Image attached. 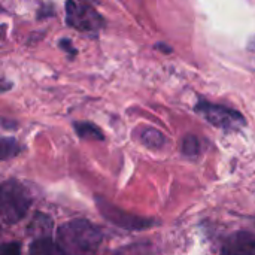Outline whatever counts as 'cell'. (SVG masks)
I'll use <instances>...</instances> for the list:
<instances>
[{
    "mask_svg": "<svg viewBox=\"0 0 255 255\" xmlns=\"http://www.w3.org/2000/svg\"><path fill=\"white\" fill-rule=\"evenodd\" d=\"M200 140L193 136V134H187L182 139V154L188 158H196L200 154Z\"/></svg>",
    "mask_w": 255,
    "mask_h": 255,
    "instance_id": "cell-10",
    "label": "cell"
},
{
    "mask_svg": "<svg viewBox=\"0 0 255 255\" xmlns=\"http://www.w3.org/2000/svg\"><path fill=\"white\" fill-rule=\"evenodd\" d=\"M221 255H255V235L251 232H236L223 244Z\"/></svg>",
    "mask_w": 255,
    "mask_h": 255,
    "instance_id": "cell-6",
    "label": "cell"
},
{
    "mask_svg": "<svg viewBox=\"0 0 255 255\" xmlns=\"http://www.w3.org/2000/svg\"><path fill=\"white\" fill-rule=\"evenodd\" d=\"M73 127H75L76 134L81 139H85V140H103L105 139L102 130L97 126H94L93 123H87V121L75 123Z\"/></svg>",
    "mask_w": 255,
    "mask_h": 255,
    "instance_id": "cell-8",
    "label": "cell"
},
{
    "mask_svg": "<svg viewBox=\"0 0 255 255\" xmlns=\"http://www.w3.org/2000/svg\"><path fill=\"white\" fill-rule=\"evenodd\" d=\"M157 49H161V51H164V52H172L170 46H167V45H164V43H158V45H157Z\"/></svg>",
    "mask_w": 255,
    "mask_h": 255,
    "instance_id": "cell-14",
    "label": "cell"
},
{
    "mask_svg": "<svg viewBox=\"0 0 255 255\" xmlns=\"http://www.w3.org/2000/svg\"><path fill=\"white\" fill-rule=\"evenodd\" d=\"M0 146H1V149H0L1 160H7L10 157H15L16 154H19L22 151V148L18 143V140H15L12 137H3Z\"/></svg>",
    "mask_w": 255,
    "mask_h": 255,
    "instance_id": "cell-11",
    "label": "cell"
},
{
    "mask_svg": "<svg viewBox=\"0 0 255 255\" xmlns=\"http://www.w3.org/2000/svg\"><path fill=\"white\" fill-rule=\"evenodd\" d=\"M140 137H142V142L148 146V148H152V149H158L164 145L166 139L163 136L161 131L155 130V128H151V127H146L142 133H140Z\"/></svg>",
    "mask_w": 255,
    "mask_h": 255,
    "instance_id": "cell-9",
    "label": "cell"
},
{
    "mask_svg": "<svg viewBox=\"0 0 255 255\" xmlns=\"http://www.w3.org/2000/svg\"><path fill=\"white\" fill-rule=\"evenodd\" d=\"M102 241V230L82 218L67 221L57 230V244L64 255H94Z\"/></svg>",
    "mask_w": 255,
    "mask_h": 255,
    "instance_id": "cell-1",
    "label": "cell"
},
{
    "mask_svg": "<svg viewBox=\"0 0 255 255\" xmlns=\"http://www.w3.org/2000/svg\"><path fill=\"white\" fill-rule=\"evenodd\" d=\"M66 21L78 31L96 34L105 27L103 16L88 3L67 1L66 3Z\"/></svg>",
    "mask_w": 255,
    "mask_h": 255,
    "instance_id": "cell-3",
    "label": "cell"
},
{
    "mask_svg": "<svg viewBox=\"0 0 255 255\" xmlns=\"http://www.w3.org/2000/svg\"><path fill=\"white\" fill-rule=\"evenodd\" d=\"M0 255H21V247L16 242L4 244L0 250Z\"/></svg>",
    "mask_w": 255,
    "mask_h": 255,
    "instance_id": "cell-12",
    "label": "cell"
},
{
    "mask_svg": "<svg viewBox=\"0 0 255 255\" xmlns=\"http://www.w3.org/2000/svg\"><path fill=\"white\" fill-rule=\"evenodd\" d=\"M196 112L200 114L209 124L226 131L238 130L242 126H245V118L241 112L223 105L211 103L208 100H200L196 105Z\"/></svg>",
    "mask_w": 255,
    "mask_h": 255,
    "instance_id": "cell-4",
    "label": "cell"
},
{
    "mask_svg": "<svg viewBox=\"0 0 255 255\" xmlns=\"http://www.w3.org/2000/svg\"><path fill=\"white\" fill-rule=\"evenodd\" d=\"M60 46H63V49H64V51H67L69 54H75V49H73V45H72V42H70V40H67V39L60 40Z\"/></svg>",
    "mask_w": 255,
    "mask_h": 255,
    "instance_id": "cell-13",
    "label": "cell"
},
{
    "mask_svg": "<svg viewBox=\"0 0 255 255\" xmlns=\"http://www.w3.org/2000/svg\"><path fill=\"white\" fill-rule=\"evenodd\" d=\"M97 202V208L100 211V214L103 215V218H106L109 223H112L114 226L124 229V230H146L149 227H152L155 224L154 220L151 218H145V217H139L130 212H126L120 208H117L114 203L102 199V197H96Z\"/></svg>",
    "mask_w": 255,
    "mask_h": 255,
    "instance_id": "cell-5",
    "label": "cell"
},
{
    "mask_svg": "<svg viewBox=\"0 0 255 255\" xmlns=\"http://www.w3.org/2000/svg\"><path fill=\"white\" fill-rule=\"evenodd\" d=\"M28 255H64L63 250L58 247L57 241L51 238H39L34 239L28 247Z\"/></svg>",
    "mask_w": 255,
    "mask_h": 255,
    "instance_id": "cell-7",
    "label": "cell"
},
{
    "mask_svg": "<svg viewBox=\"0 0 255 255\" xmlns=\"http://www.w3.org/2000/svg\"><path fill=\"white\" fill-rule=\"evenodd\" d=\"M31 205V197L25 187L15 179L4 181L0 188V215L4 226L19 223Z\"/></svg>",
    "mask_w": 255,
    "mask_h": 255,
    "instance_id": "cell-2",
    "label": "cell"
}]
</instances>
